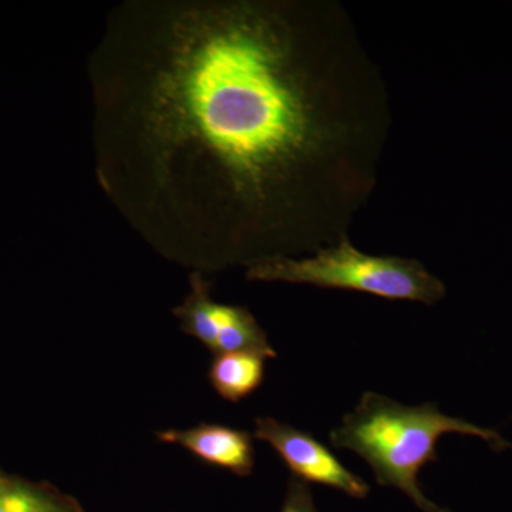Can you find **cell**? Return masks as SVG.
<instances>
[{
    "mask_svg": "<svg viewBox=\"0 0 512 512\" xmlns=\"http://www.w3.org/2000/svg\"><path fill=\"white\" fill-rule=\"evenodd\" d=\"M87 76L101 190L194 272L338 244L376 190L389 89L336 0H127Z\"/></svg>",
    "mask_w": 512,
    "mask_h": 512,
    "instance_id": "1",
    "label": "cell"
},
{
    "mask_svg": "<svg viewBox=\"0 0 512 512\" xmlns=\"http://www.w3.org/2000/svg\"><path fill=\"white\" fill-rule=\"evenodd\" d=\"M444 434L480 437L495 451L512 448L500 433L441 413L436 403L406 406L366 392L352 412L329 433L330 444L366 461L382 487L402 491L423 512H450L421 491V468L439 460L437 443Z\"/></svg>",
    "mask_w": 512,
    "mask_h": 512,
    "instance_id": "2",
    "label": "cell"
},
{
    "mask_svg": "<svg viewBox=\"0 0 512 512\" xmlns=\"http://www.w3.org/2000/svg\"><path fill=\"white\" fill-rule=\"evenodd\" d=\"M252 282H284L323 289L369 293L389 301L433 306L446 296V285L420 261L359 251L350 238L311 255L279 256L245 266Z\"/></svg>",
    "mask_w": 512,
    "mask_h": 512,
    "instance_id": "3",
    "label": "cell"
},
{
    "mask_svg": "<svg viewBox=\"0 0 512 512\" xmlns=\"http://www.w3.org/2000/svg\"><path fill=\"white\" fill-rule=\"evenodd\" d=\"M173 312L181 330L200 340L214 355L249 352L265 359L278 356L265 330L247 308L224 305L211 298V284L201 272H192L190 292Z\"/></svg>",
    "mask_w": 512,
    "mask_h": 512,
    "instance_id": "4",
    "label": "cell"
},
{
    "mask_svg": "<svg viewBox=\"0 0 512 512\" xmlns=\"http://www.w3.org/2000/svg\"><path fill=\"white\" fill-rule=\"evenodd\" d=\"M255 437L274 448L293 477L303 483L325 485L356 500H365L370 493L369 484L343 466L333 451L308 431L272 417H258Z\"/></svg>",
    "mask_w": 512,
    "mask_h": 512,
    "instance_id": "5",
    "label": "cell"
},
{
    "mask_svg": "<svg viewBox=\"0 0 512 512\" xmlns=\"http://www.w3.org/2000/svg\"><path fill=\"white\" fill-rule=\"evenodd\" d=\"M157 439L183 447L208 466L231 471L238 477L251 476L254 471V440L245 430L204 423L185 430L158 431Z\"/></svg>",
    "mask_w": 512,
    "mask_h": 512,
    "instance_id": "6",
    "label": "cell"
},
{
    "mask_svg": "<svg viewBox=\"0 0 512 512\" xmlns=\"http://www.w3.org/2000/svg\"><path fill=\"white\" fill-rule=\"evenodd\" d=\"M264 356L249 352L215 355L210 367V382L222 399L238 403L261 387L265 379Z\"/></svg>",
    "mask_w": 512,
    "mask_h": 512,
    "instance_id": "7",
    "label": "cell"
},
{
    "mask_svg": "<svg viewBox=\"0 0 512 512\" xmlns=\"http://www.w3.org/2000/svg\"><path fill=\"white\" fill-rule=\"evenodd\" d=\"M0 512H84L73 498L52 488L0 474Z\"/></svg>",
    "mask_w": 512,
    "mask_h": 512,
    "instance_id": "8",
    "label": "cell"
},
{
    "mask_svg": "<svg viewBox=\"0 0 512 512\" xmlns=\"http://www.w3.org/2000/svg\"><path fill=\"white\" fill-rule=\"evenodd\" d=\"M281 512H318L309 485L292 477L286 488Z\"/></svg>",
    "mask_w": 512,
    "mask_h": 512,
    "instance_id": "9",
    "label": "cell"
}]
</instances>
